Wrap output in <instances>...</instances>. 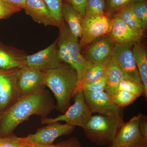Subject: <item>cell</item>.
Segmentation results:
<instances>
[{"mask_svg": "<svg viewBox=\"0 0 147 147\" xmlns=\"http://www.w3.org/2000/svg\"><path fill=\"white\" fill-rule=\"evenodd\" d=\"M56 103L48 90L44 89L34 94L19 98L8 109L1 114L0 137L14 135L18 125L32 115L47 117Z\"/></svg>", "mask_w": 147, "mask_h": 147, "instance_id": "6da1fadb", "label": "cell"}, {"mask_svg": "<svg viewBox=\"0 0 147 147\" xmlns=\"http://www.w3.org/2000/svg\"><path fill=\"white\" fill-rule=\"evenodd\" d=\"M45 85L51 90L56 100V109L65 113L76 93L79 80L77 71L67 64L63 63L56 68L45 72Z\"/></svg>", "mask_w": 147, "mask_h": 147, "instance_id": "7a4b0ae2", "label": "cell"}, {"mask_svg": "<svg viewBox=\"0 0 147 147\" xmlns=\"http://www.w3.org/2000/svg\"><path fill=\"white\" fill-rule=\"evenodd\" d=\"M59 28V33L57 39L60 57L63 62L69 65L77 71L79 85L92 63L81 54L79 39L73 35L66 23L63 21Z\"/></svg>", "mask_w": 147, "mask_h": 147, "instance_id": "3957f363", "label": "cell"}, {"mask_svg": "<svg viewBox=\"0 0 147 147\" xmlns=\"http://www.w3.org/2000/svg\"><path fill=\"white\" fill-rule=\"evenodd\" d=\"M124 122L123 118L118 117L95 115L91 116L83 129L91 142L98 146L110 147Z\"/></svg>", "mask_w": 147, "mask_h": 147, "instance_id": "277c9868", "label": "cell"}, {"mask_svg": "<svg viewBox=\"0 0 147 147\" xmlns=\"http://www.w3.org/2000/svg\"><path fill=\"white\" fill-rule=\"evenodd\" d=\"M74 98V102L65 113L54 118H41V123L48 124L62 121L71 126L84 128L92 115V113L85 101L83 90L77 92Z\"/></svg>", "mask_w": 147, "mask_h": 147, "instance_id": "5b68a950", "label": "cell"}, {"mask_svg": "<svg viewBox=\"0 0 147 147\" xmlns=\"http://www.w3.org/2000/svg\"><path fill=\"white\" fill-rule=\"evenodd\" d=\"M113 19L107 14L92 17H84L82 24V35L79 41L80 47L89 45L100 37L108 36Z\"/></svg>", "mask_w": 147, "mask_h": 147, "instance_id": "8992f818", "label": "cell"}, {"mask_svg": "<svg viewBox=\"0 0 147 147\" xmlns=\"http://www.w3.org/2000/svg\"><path fill=\"white\" fill-rule=\"evenodd\" d=\"M133 43L115 44L111 61L120 69L125 79L135 81L143 85L135 62Z\"/></svg>", "mask_w": 147, "mask_h": 147, "instance_id": "52a82bcc", "label": "cell"}, {"mask_svg": "<svg viewBox=\"0 0 147 147\" xmlns=\"http://www.w3.org/2000/svg\"><path fill=\"white\" fill-rule=\"evenodd\" d=\"M20 68L0 69V113L2 114L20 98L17 81Z\"/></svg>", "mask_w": 147, "mask_h": 147, "instance_id": "ba28073f", "label": "cell"}, {"mask_svg": "<svg viewBox=\"0 0 147 147\" xmlns=\"http://www.w3.org/2000/svg\"><path fill=\"white\" fill-rule=\"evenodd\" d=\"M84 98L92 113L108 117H116L123 118V108L116 104L112 97L106 92H92L83 91Z\"/></svg>", "mask_w": 147, "mask_h": 147, "instance_id": "9c48e42d", "label": "cell"}, {"mask_svg": "<svg viewBox=\"0 0 147 147\" xmlns=\"http://www.w3.org/2000/svg\"><path fill=\"white\" fill-rule=\"evenodd\" d=\"M63 63L59 55L57 39L47 48L33 55H27L26 66L46 72L56 68Z\"/></svg>", "mask_w": 147, "mask_h": 147, "instance_id": "30bf717a", "label": "cell"}, {"mask_svg": "<svg viewBox=\"0 0 147 147\" xmlns=\"http://www.w3.org/2000/svg\"><path fill=\"white\" fill-rule=\"evenodd\" d=\"M17 87L20 97L42 91L46 87L45 72L28 66L20 68Z\"/></svg>", "mask_w": 147, "mask_h": 147, "instance_id": "8fae6325", "label": "cell"}, {"mask_svg": "<svg viewBox=\"0 0 147 147\" xmlns=\"http://www.w3.org/2000/svg\"><path fill=\"white\" fill-rule=\"evenodd\" d=\"M47 125L38 129L34 134L28 135L26 137L28 141L35 144H53L57 138L71 134L75 128V127L59 122Z\"/></svg>", "mask_w": 147, "mask_h": 147, "instance_id": "7c38bea8", "label": "cell"}, {"mask_svg": "<svg viewBox=\"0 0 147 147\" xmlns=\"http://www.w3.org/2000/svg\"><path fill=\"white\" fill-rule=\"evenodd\" d=\"M141 115L139 113L127 122L123 123L110 147H132L144 141H147L142 137L139 128V121Z\"/></svg>", "mask_w": 147, "mask_h": 147, "instance_id": "4fadbf2b", "label": "cell"}, {"mask_svg": "<svg viewBox=\"0 0 147 147\" xmlns=\"http://www.w3.org/2000/svg\"><path fill=\"white\" fill-rule=\"evenodd\" d=\"M114 45L108 36L100 37L89 45L84 57L91 63L107 65L112 61Z\"/></svg>", "mask_w": 147, "mask_h": 147, "instance_id": "5bb4252c", "label": "cell"}, {"mask_svg": "<svg viewBox=\"0 0 147 147\" xmlns=\"http://www.w3.org/2000/svg\"><path fill=\"white\" fill-rule=\"evenodd\" d=\"M112 19V27L108 36L115 44L139 42L142 39L144 33L129 27L116 13Z\"/></svg>", "mask_w": 147, "mask_h": 147, "instance_id": "9a60e30c", "label": "cell"}, {"mask_svg": "<svg viewBox=\"0 0 147 147\" xmlns=\"http://www.w3.org/2000/svg\"><path fill=\"white\" fill-rule=\"evenodd\" d=\"M24 10L38 24L45 26H51L59 28V25L42 0H26V8Z\"/></svg>", "mask_w": 147, "mask_h": 147, "instance_id": "2e32d148", "label": "cell"}, {"mask_svg": "<svg viewBox=\"0 0 147 147\" xmlns=\"http://www.w3.org/2000/svg\"><path fill=\"white\" fill-rule=\"evenodd\" d=\"M26 56L21 50L0 42V69H9L26 66Z\"/></svg>", "mask_w": 147, "mask_h": 147, "instance_id": "e0dca14e", "label": "cell"}, {"mask_svg": "<svg viewBox=\"0 0 147 147\" xmlns=\"http://www.w3.org/2000/svg\"><path fill=\"white\" fill-rule=\"evenodd\" d=\"M62 16L73 35L78 39L81 38L84 17L69 3H63Z\"/></svg>", "mask_w": 147, "mask_h": 147, "instance_id": "ac0fdd59", "label": "cell"}, {"mask_svg": "<svg viewBox=\"0 0 147 147\" xmlns=\"http://www.w3.org/2000/svg\"><path fill=\"white\" fill-rule=\"evenodd\" d=\"M135 62L145 89L147 98V54L146 49L140 41L134 42L132 46Z\"/></svg>", "mask_w": 147, "mask_h": 147, "instance_id": "d6986e66", "label": "cell"}, {"mask_svg": "<svg viewBox=\"0 0 147 147\" xmlns=\"http://www.w3.org/2000/svg\"><path fill=\"white\" fill-rule=\"evenodd\" d=\"M105 92L112 96L118 90L119 84L125 79L123 73L115 63L111 61L106 65Z\"/></svg>", "mask_w": 147, "mask_h": 147, "instance_id": "ffe728a7", "label": "cell"}, {"mask_svg": "<svg viewBox=\"0 0 147 147\" xmlns=\"http://www.w3.org/2000/svg\"><path fill=\"white\" fill-rule=\"evenodd\" d=\"M106 65L102 63H92L84 74L76 92L82 90V87L84 85L94 83L103 77L106 73Z\"/></svg>", "mask_w": 147, "mask_h": 147, "instance_id": "44dd1931", "label": "cell"}, {"mask_svg": "<svg viewBox=\"0 0 147 147\" xmlns=\"http://www.w3.org/2000/svg\"><path fill=\"white\" fill-rule=\"evenodd\" d=\"M116 14L122 21L129 27L144 33L139 18L129 5L121 9Z\"/></svg>", "mask_w": 147, "mask_h": 147, "instance_id": "7402d4cb", "label": "cell"}, {"mask_svg": "<svg viewBox=\"0 0 147 147\" xmlns=\"http://www.w3.org/2000/svg\"><path fill=\"white\" fill-rule=\"evenodd\" d=\"M129 6L139 18L144 32L147 28V0H139Z\"/></svg>", "mask_w": 147, "mask_h": 147, "instance_id": "603a6c76", "label": "cell"}, {"mask_svg": "<svg viewBox=\"0 0 147 147\" xmlns=\"http://www.w3.org/2000/svg\"><path fill=\"white\" fill-rule=\"evenodd\" d=\"M105 0H88L84 17H92L105 14Z\"/></svg>", "mask_w": 147, "mask_h": 147, "instance_id": "cb8c5ba5", "label": "cell"}, {"mask_svg": "<svg viewBox=\"0 0 147 147\" xmlns=\"http://www.w3.org/2000/svg\"><path fill=\"white\" fill-rule=\"evenodd\" d=\"M33 145L26 137H17L14 135L0 137V147H32Z\"/></svg>", "mask_w": 147, "mask_h": 147, "instance_id": "d4e9b609", "label": "cell"}, {"mask_svg": "<svg viewBox=\"0 0 147 147\" xmlns=\"http://www.w3.org/2000/svg\"><path fill=\"white\" fill-rule=\"evenodd\" d=\"M111 97L116 104L122 108L133 103L137 98L134 94L125 90H118Z\"/></svg>", "mask_w": 147, "mask_h": 147, "instance_id": "484cf974", "label": "cell"}, {"mask_svg": "<svg viewBox=\"0 0 147 147\" xmlns=\"http://www.w3.org/2000/svg\"><path fill=\"white\" fill-rule=\"evenodd\" d=\"M125 90L130 92L137 98L145 94L144 86L138 82L124 79L119 85L118 90Z\"/></svg>", "mask_w": 147, "mask_h": 147, "instance_id": "4316f807", "label": "cell"}, {"mask_svg": "<svg viewBox=\"0 0 147 147\" xmlns=\"http://www.w3.org/2000/svg\"><path fill=\"white\" fill-rule=\"evenodd\" d=\"M60 27L63 21L62 16V0H42Z\"/></svg>", "mask_w": 147, "mask_h": 147, "instance_id": "83f0119b", "label": "cell"}, {"mask_svg": "<svg viewBox=\"0 0 147 147\" xmlns=\"http://www.w3.org/2000/svg\"><path fill=\"white\" fill-rule=\"evenodd\" d=\"M106 78L105 74L98 81L92 84L84 85L82 90L92 92L100 93L105 91Z\"/></svg>", "mask_w": 147, "mask_h": 147, "instance_id": "f1b7e54d", "label": "cell"}, {"mask_svg": "<svg viewBox=\"0 0 147 147\" xmlns=\"http://www.w3.org/2000/svg\"><path fill=\"white\" fill-rule=\"evenodd\" d=\"M139 0H105L108 10L117 12L121 9Z\"/></svg>", "mask_w": 147, "mask_h": 147, "instance_id": "f546056e", "label": "cell"}, {"mask_svg": "<svg viewBox=\"0 0 147 147\" xmlns=\"http://www.w3.org/2000/svg\"><path fill=\"white\" fill-rule=\"evenodd\" d=\"M21 10V9L9 5L0 0V20L8 18Z\"/></svg>", "mask_w": 147, "mask_h": 147, "instance_id": "4dcf8cb0", "label": "cell"}, {"mask_svg": "<svg viewBox=\"0 0 147 147\" xmlns=\"http://www.w3.org/2000/svg\"><path fill=\"white\" fill-rule=\"evenodd\" d=\"M69 3L79 12L83 17L85 16V10L88 0H68Z\"/></svg>", "mask_w": 147, "mask_h": 147, "instance_id": "1f68e13d", "label": "cell"}, {"mask_svg": "<svg viewBox=\"0 0 147 147\" xmlns=\"http://www.w3.org/2000/svg\"><path fill=\"white\" fill-rule=\"evenodd\" d=\"M61 147H83L76 137H72L70 139L57 143Z\"/></svg>", "mask_w": 147, "mask_h": 147, "instance_id": "d6a6232c", "label": "cell"}, {"mask_svg": "<svg viewBox=\"0 0 147 147\" xmlns=\"http://www.w3.org/2000/svg\"><path fill=\"white\" fill-rule=\"evenodd\" d=\"M139 126L142 137L147 140V115L142 114L139 121Z\"/></svg>", "mask_w": 147, "mask_h": 147, "instance_id": "836d02e7", "label": "cell"}, {"mask_svg": "<svg viewBox=\"0 0 147 147\" xmlns=\"http://www.w3.org/2000/svg\"><path fill=\"white\" fill-rule=\"evenodd\" d=\"M9 5L16 7L21 9L26 8V0H1Z\"/></svg>", "mask_w": 147, "mask_h": 147, "instance_id": "e575fe53", "label": "cell"}, {"mask_svg": "<svg viewBox=\"0 0 147 147\" xmlns=\"http://www.w3.org/2000/svg\"><path fill=\"white\" fill-rule=\"evenodd\" d=\"M32 147H61L59 145H58L57 144L54 145H42L35 144H34L33 146Z\"/></svg>", "mask_w": 147, "mask_h": 147, "instance_id": "d590c367", "label": "cell"}, {"mask_svg": "<svg viewBox=\"0 0 147 147\" xmlns=\"http://www.w3.org/2000/svg\"><path fill=\"white\" fill-rule=\"evenodd\" d=\"M132 147H147V141H144Z\"/></svg>", "mask_w": 147, "mask_h": 147, "instance_id": "8d00e7d4", "label": "cell"}, {"mask_svg": "<svg viewBox=\"0 0 147 147\" xmlns=\"http://www.w3.org/2000/svg\"><path fill=\"white\" fill-rule=\"evenodd\" d=\"M1 114L0 113V117H1Z\"/></svg>", "mask_w": 147, "mask_h": 147, "instance_id": "74e56055", "label": "cell"}, {"mask_svg": "<svg viewBox=\"0 0 147 147\" xmlns=\"http://www.w3.org/2000/svg\"></svg>", "mask_w": 147, "mask_h": 147, "instance_id": "f35d334b", "label": "cell"}]
</instances>
